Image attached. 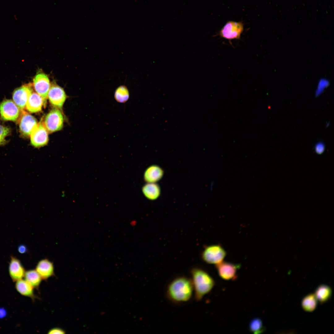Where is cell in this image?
Instances as JSON below:
<instances>
[{
	"label": "cell",
	"instance_id": "obj_1",
	"mask_svg": "<svg viewBox=\"0 0 334 334\" xmlns=\"http://www.w3.org/2000/svg\"><path fill=\"white\" fill-rule=\"evenodd\" d=\"M165 293L167 299L173 304L180 305L190 302L194 297L190 278L184 275L173 277L167 284Z\"/></svg>",
	"mask_w": 334,
	"mask_h": 334
},
{
	"label": "cell",
	"instance_id": "obj_2",
	"mask_svg": "<svg viewBox=\"0 0 334 334\" xmlns=\"http://www.w3.org/2000/svg\"><path fill=\"white\" fill-rule=\"evenodd\" d=\"M190 272L194 289V297L197 302H199L212 291L215 285V281L209 273L202 268L193 267Z\"/></svg>",
	"mask_w": 334,
	"mask_h": 334
},
{
	"label": "cell",
	"instance_id": "obj_3",
	"mask_svg": "<svg viewBox=\"0 0 334 334\" xmlns=\"http://www.w3.org/2000/svg\"><path fill=\"white\" fill-rule=\"evenodd\" d=\"M226 255V251L221 245H213L204 248L201 257L207 263L216 265L223 261Z\"/></svg>",
	"mask_w": 334,
	"mask_h": 334
},
{
	"label": "cell",
	"instance_id": "obj_4",
	"mask_svg": "<svg viewBox=\"0 0 334 334\" xmlns=\"http://www.w3.org/2000/svg\"><path fill=\"white\" fill-rule=\"evenodd\" d=\"M64 118L59 109H52L46 115L43 124L48 132L52 133L60 130L63 126Z\"/></svg>",
	"mask_w": 334,
	"mask_h": 334
},
{
	"label": "cell",
	"instance_id": "obj_5",
	"mask_svg": "<svg viewBox=\"0 0 334 334\" xmlns=\"http://www.w3.org/2000/svg\"><path fill=\"white\" fill-rule=\"evenodd\" d=\"M243 28L242 23L229 21L221 28L219 35L222 37L229 40L238 39L240 37Z\"/></svg>",
	"mask_w": 334,
	"mask_h": 334
},
{
	"label": "cell",
	"instance_id": "obj_6",
	"mask_svg": "<svg viewBox=\"0 0 334 334\" xmlns=\"http://www.w3.org/2000/svg\"><path fill=\"white\" fill-rule=\"evenodd\" d=\"M33 86L36 93L42 98L45 105L48 98V95L50 84L49 78L45 73L39 72L33 79Z\"/></svg>",
	"mask_w": 334,
	"mask_h": 334
},
{
	"label": "cell",
	"instance_id": "obj_7",
	"mask_svg": "<svg viewBox=\"0 0 334 334\" xmlns=\"http://www.w3.org/2000/svg\"><path fill=\"white\" fill-rule=\"evenodd\" d=\"M19 109L11 100H6L0 104V114L4 120L15 121L18 118L20 114Z\"/></svg>",
	"mask_w": 334,
	"mask_h": 334
},
{
	"label": "cell",
	"instance_id": "obj_8",
	"mask_svg": "<svg viewBox=\"0 0 334 334\" xmlns=\"http://www.w3.org/2000/svg\"><path fill=\"white\" fill-rule=\"evenodd\" d=\"M32 84H25L15 89L13 93V99L19 109L23 110L26 107L28 99L32 92Z\"/></svg>",
	"mask_w": 334,
	"mask_h": 334
},
{
	"label": "cell",
	"instance_id": "obj_9",
	"mask_svg": "<svg viewBox=\"0 0 334 334\" xmlns=\"http://www.w3.org/2000/svg\"><path fill=\"white\" fill-rule=\"evenodd\" d=\"M240 267V265L223 261L216 265L220 277L225 280H235L237 277L238 270Z\"/></svg>",
	"mask_w": 334,
	"mask_h": 334
},
{
	"label": "cell",
	"instance_id": "obj_10",
	"mask_svg": "<svg viewBox=\"0 0 334 334\" xmlns=\"http://www.w3.org/2000/svg\"><path fill=\"white\" fill-rule=\"evenodd\" d=\"M48 98L50 103L54 106L61 109L66 96L63 89L54 83L50 85Z\"/></svg>",
	"mask_w": 334,
	"mask_h": 334
},
{
	"label": "cell",
	"instance_id": "obj_11",
	"mask_svg": "<svg viewBox=\"0 0 334 334\" xmlns=\"http://www.w3.org/2000/svg\"><path fill=\"white\" fill-rule=\"evenodd\" d=\"M31 143L36 148L46 145L48 142V131L43 122H40L30 135Z\"/></svg>",
	"mask_w": 334,
	"mask_h": 334
},
{
	"label": "cell",
	"instance_id": "obj_12",
	"mask_svg": "<svg viewBox=\"0 0 334 334\" xmlns=\"http://www.w3.org/2000/svg\"><path fill=\"white\" fill-rule=\"evenodd\" d=\"M22 114L19 121L20 131L23 136H28L38 123L35 118L31 115L24 111Z\"/></svg>",
	"mask_w": 334,
	"mask_h": 334
},
{
	"label": "cell",
	"instance_id": "obj_13",
	"mask_svg": "<svg viewBox=\"0 0 334 334\" xmlns=\"http://www.w3.org/2000/svg\"><path fill=\"white\" fill-rule=\"evenodd\" d=\"M9 272L12 280L16 282L23 279L25 272L20 260L12 256L9 264Z\"/></svg>",
	"mask_w": 334,
	"mask_h": 334
},
{
	"label": "cell",
	"instance_id": "obj_14",
	"mask_svg": "<svg viewBox=\"0 0 334 334\" xmlns=\"http://www.w3.org/2000/svg\"><path fill=\"white\" fill-rule=\"evenodd\" d=\"M36 270L43 280L48 279L54 274L53 264L47 259L40 261L37 264Z\"/></svg>",
	"mask_w": 334,
	"mask_h": 334
},
{
	"label": "cell",
	"instance_id": "obj_15",
	"mask_svg": "<svg viewBox=\"0 0 334 334\" xmlns=\"http://www.w3.org/2000/svg\"><path fill=\"white\" fill-rule=\"evenodd\" d=\"M43 105H44L43 99L37 93L32 92L28 100L26 108L31 113H36L40 111Z\"/></svg>",
	"mask_w": 334,
	"mask_h": 334
},
{
	"label": "cell",
	"instance_id": "obj_16",
	"mask_svg": "<svg viewBox=\"0 0 334 334\" xmlns=\"http://www.w3.org/2000/svg\"><path fill=\"white\" fill-rule=\"evenodd\" d=\"M163 171L159 166L151 165L147 169L144 174V178L148 183H155L162 177Z\"/></svg>",
	"mask_w": 334,
	"mask_h": 334
},
{
	"label": "cell",
	"instance_id": "obj_17",
	"mask_svg": "<svg viewBox=\"0 0 334 334\" xmlns=\"http://www.w3.org/2000/svg\"><path fill=\"white\" fill-rule=\"evenodd\" d=\"M144 195L149 199L154 200L157 199L160 194V189L155 183H147L142 189Z\"/></svg>",
	"mask_w": 334,
	"mask_h": 334
},
{
	"label": "cell",
	"instance_id": "obj_18",
	"mask_svg": "<svg viewBox=\"0 0 334 334\" xmlns=\"http://www.w3.org/2000/svg\"><path fill=\"white\" fill-rule=\"evenodd\" d=\"M15 282V289L20 294L32 298H34L33 288L25 280L22 279Z\"/></svg>",
	"mask_w": 334,
	"mask_h": 334
},
{
	"label": "cell",
	"instance_id": "obj_19",
	"mask_svg": "<svg viewBox=\"0 0 334 334\" xmlns=\"http://www.w3.org/2000/svg\"><path fill=\"white\" fill-rule=\"evenodd\" d=\"M332 293V289L330 287L327 285H322L317 288L315 295L317 300L322 303L327 302L330 299Z\"/></svg>",
	"mask_w": 334,
	"mask_h": 334
},
{
	"label": "cell",
	"instance_id": "obj_20",
	"mask_svg": "<svg viewBox=\"0 0 334 334\" xmlns=\"http://www.w3.org/2000/svg\"><path fill=\"white\" fill-rule=\"evenodd\" d=\"M25 280L33 288H37L41 283L42 278L36 270H31L25 272Z\"/></svg>",
	"mask_w": 334,
	"mask_h": 334
},
{
	"label": "cell",
	"instance_id": "obj_21",
	"mask_svg": "<svg viewBox=\"0 0 334 334\" xmlns=\"http://www.w3.org/2000/svg\"><path fill=\"white\" fill-rule=\"evenodd\" d=\"M317 300L315 294H310L307 295L302 300V308L307 312L314 311L317 307Z\"/></svg>",
	"mask_w": 334,
	"mask_h": 334
},
{
	"label": "cell",
	"instance_id": "obj_22",
	"mask_svg": "<svg viewBox=\"0 0 334 334\" xmlns=\"http://www.w3.org/2000/svg\"><path fill=\"white\" fill-rule=\"evenodd\" d=\"M114 97L118 102L123 103L126 101L129 97V92L127 87L124 85L118 87L115 90Z\"/></svg>",
	"mask_w": 334,
	"mask_h": 334
},
{
	"label": "cell",
	"instance_id": "obj_23",
	"mask_svg": "<svg viewBox=\"0 0 334 334\" xmlns=\"http://www.w3.org/2000/svg\"><path fill=\"white\" fill-rule=\"evenodd\" d=\"M249 329L250 332L255 334L261 333L264 332L265 330L262 321L257 318H255L250 321L249 325Z\"/></svg>",
	"mask_w": 334,
	"mask_h": 334
},
{
	"label": "cell",
	"instance_id": "obj_24",
	"mask_svg": "<svg viewBox=\"0 0 334 334\" xmlns=\"http://www.w3.org/2000/svg\"><path fill=\"white\" fill-rule=\"evenodd\" d=\"M329 81L325 78L320 79L318 84L317 88L315 92L316 96L321 94L329 85Z\"/></svg>",
	"mask_w": 334,
	"mask_h": 334
},
{
	"label": "cell",
	"instance_id": "obj_25",
	"mask_svg": "<svg viewBox=\"0 0 334 334\" xmlns=\"http://www.w3.org/2000/svg\"><path fill=\"white\" fill-rule=\"evenodd\" d=\"M10 132L9 128L0 124V145L5 143V138Z\"/></svg>",
	"mask_w": 334,
	"mask_h": 334
},
{
	"label": "cell",
	"instance_id": "obj_26",
	"mask_svg": "<svg viewBox=\"0 0 334 334\" xmlns=\"http://www.w3.org/2000/svg\"><path fill=\"white\" fill-rule=\"evenodd\" d=\"M325 149V145L324 144L321 142H319L317 143L315 145V150L317 153L321 154L324 151Z\"/></svg>",
	"mask_w": 334,
	"mask_h": 334
},
{
	"label": "cell",
	"instance_id": "obj_27",
	"mask_svg": "<svg viewBox=\"0 0 334 334\" xmlns=\"http://www.w3.org/2000/svg\"><path fill=\"white\" fill-rule=\"evenodd\" d=\"M65 332L62 328H53L49 330L48 333L51 334H64Z\"/></svg>",
	"mask_w": 334,
	"mask_h": 334
},
{
	"label": "cell",
	"instance_id": "obj_28",
	"mask_svg": "<svg viewBox=\"0 0 334 334\" xmlns=\"http://www.w3.org/2000/svg\"><path fill=\"white\" fill-rule=\"evenodd\" d=\"M18 251L21 254L24 253L27 251V249L26 247L23 245H19L18 247Z\"/></svg>",
	"mask_w": 334,
	"mask_h": 334
},
{
	"label": "cell",
	"instance_id": "obj_29",
	"mask_svg": "<svg viewBox=\"0 0 334 334\" xmlns=\"http://www.w3.org/2000/svg\"><path fill=\"white\" fill-rule=\"evenodd\" d=\"M14 19H15V20H17L18 19L17 16L15 15H14Z\"/></svg>",
	"mask_w": 334,
	"mask_h": 334
}]
</instances>
